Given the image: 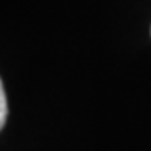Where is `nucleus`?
Listing matches in <instances>:
<instances>
[{
  "mask_svg": "<svg viewBox=\"0 0 151 151\" xmlns=\"http://www.w3.org/2000/svg\"><path fill=\"white\" fill-rule=\"evenodd\" d=\"M7 119V96L4 86H0V128H4Z\"/></svg>",
  "mask_w": 151,
  "mask_h": 151,
  "instance_id": "f257e3e1",
  "label": "nucleus"
}]
</instances>
